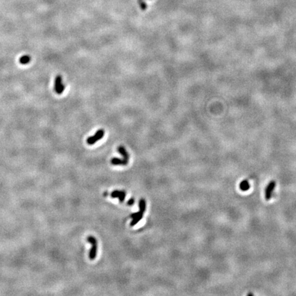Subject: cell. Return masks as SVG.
I'll return each instance as SVG.
<instances>
[{
	"instance_id": "cell-11",
	"label": "cell",
	"mask_w": 296,
	"mask_h": 296,
	"mask_svg": "<svg viewBox=\"0 0 296 296\" xmlns=\"http://www.w3.org/2000/svg\"><path fill=\"white\" fill-rule=\"evenodd\" d=\"M134 203H135V200H134L133 198H131L130 200L128 202H127V205H129V206H132V205L134 204Z\"/></svg>"
},
{
	"instance_id": "cell-6",
	"label": "cell",
	"mask_w": 296,
	"mask_h": 296,
	"mask_svg": "<svg viewBox=\"0 0 296 296\" xmlns=\"http://www.w3.org/2000/svg\"><path fill=\"white\" fill-rule=\"evenodd\" d=\"M117 151L119 152V154L123 156V159H124L127 163H128L129 154H128V153H127L126 149H125L124 147L122 146V145L119 146L118 148H117Z\"/></svg>"
},
{
	"instance_id": "cell-1",
	"label": "cell",
	"mask_w": 296,
	"mask_h": 296,
	"mask_svg": "<svg viewBox=\"0 0 296 296\" xmlns=\"http://www.w3.org/2000/svg\"><path fill=\"white\" fill-rule=\"evenodd\" d=\"M87 241L91 244L92 247L89 252V258L90 260H94L97 256V251H98V241L93 236H88L87 237Z\"/></svg>"
},
{
	"instance_id": "cell-7",
	"label": "cell",
	"mask_w": 296,
	"mask_h": 296,
	"mask_svg": "<svg viewBox=\"0 0 296 296\" xmlns=\"http://www.w3.org/2000/svg\"><path fill=\"white\" fill-rule=\"evenodd\" d=\"M111 163L113 165H126L127 164L123 158L121 159L118 158H113L111 160Z\"/></svg>"
},
{
	"instance_id": "cell-9",
	"label": "cell",
	"mask_w": 296,
	"mask_h": 296,
	"mask_svg": "<svg viewBox=\"0 0 296 296\" xmlns=\"http://www.w3.org/2000/svg\"><path fill=\"white\" fill-rule=\"evenodd\" d=\"M250 188V185L249 182H248V180H243V182L240 183V189H241L242 191H247V190L249 189Z\"/></svg>"
},
{
	"instance_id": "cell-8",
	"label": "cell",
	"mask_w": 296,
	"mask_h": 296,
	"mask_svg": "<svg viewBox=\"0 0 296 296\" xmlns=\"http://www.w3.org/2000/svg\"><path fill=\"white\" fill-rule=\"evenodd\" d=\"M31 60V57L29 55H25L19 58V62L22 64H26L29 63Z\"/></svg>"
},
{
	"instance_id": "cell-10",
	"label": "cell",
	"mask_w": 296,
	"mask_h": 296,
	"mask_svg": "<svg viewBox=\"0 0 296 296\" xmlns=\"http://www.w3.org/2000/svg\"><path fill=\"white\" fill-rule=\"evenodd\" d=\"M138 3H139V5L140 6V8H141V10H144L147 8V4H145V2L144 1V0H138Z\"/></svg>"
},
{
	"instance_id": "cell-5",
	"label": "cell",
	"mask_w": 296,
	"mask_h": 296,
	"mask_svg": "<svg viewBox=\"0 0 296 296\" xmlns=\"http://www.w3.org/2000/svg\"><path fill=\"white\" fill-rule=\"evenodd\" d=\"M111 196L113 198H118L120 202H123L125 200V197H126V192L124 191L115 190V191L112 192Z\"/></svg>"
},
{
	"instance_id": "cell-3",
	"label": "cell",
	"mask_w": 296,
	"mask_h": 296,
	"mask_svg": "<svg viewBox=\"0 0 296 296\" xmlns=\"http://www.w3.org/2000/svg\"><path fill=\"white\" fill-rule=\"evenodd\" d=\"M54 90L58 94H62L64 90V85L62 83V78L61 75H57L55 78Z\"/></svg>"
},
{
	"instance_id": "cell-4",
	"label": "cell",
	"mask_w": 296,
	"mask_h": 296,
	"mask_svg": "<svg viewBox=\"0 0 296 296\" xmlns=\"http://www.w3.org/2000/svg\"><path fill=\"white\" fill-rule=\"evenodd\" d=\"M276 182L275 180H271V182L267 185L266 189H265V198L266 200L268 201L271 198L272 193H273L274 190L276 188Z\"/></svg>"
},
{
	"instance_id": "cell-2",
	"label": "cell",
	"mask_w": 296,
	"mask_h": 296,
	"mask_svg": "<svg viewBox=\"0 0 296 296\" xmlns=\"http://www.w3.org/2000/svg\"><path fill=\"white\" fill-rule=\"evenodd\" d=\"M104 130L102 129L99 130L96 132V133L95 134V135L91 136V137H89L86 139V143L88 145H93L96 143L97 141H99V140L101 139L104 135Z\"/></svg>"
}]
</instances>
